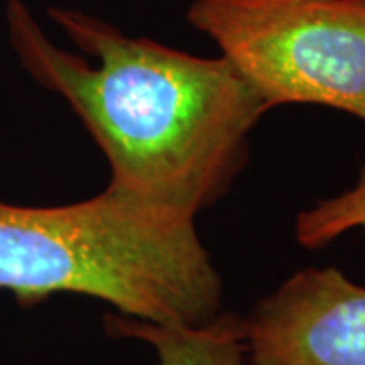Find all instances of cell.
<instances>
[{
	"label": "cell",
	"instance_id": "obj_1",
	"mask_svg": "<svg viewBox=\"0 0 365 365\" xmlns=\"http://www.w3.org/2000/svg\"><path fill=\"white\" fill-rule=\"evenodd\" d=\"M4 13L19 63L66 100L104 153L110 191L189 220L230 193L268 106L227 59L49 6L47 16L83 53L76 55L47 37L23 0H6Z\"/></svg>",
	"mask_w": 365,
	"mask_h": 365
},
{
	"label": "cell",
	"instance_id": "obj_2",
	"mask_svg": "<svg viewBox=\"0 0 365 365\" xmlns=\"http://www.w3.org/2000/svg\"><path fill=\"white\" fill-rule=\"evenodd\" d=\"M0 290L25 307L71 292L122 317L199 327L220 314L223 287L195 220L106 187L51 207L0 199Z\"/></svg>",
	"mask_w": 365,
	"mask_h": 365
},
{
	"label": "cell",
	"instance_id": "obj_3",
	"mask_svg": "<svg viewBox=\"0 0 365 365\" xmlns=\"http://www.w3.org/2000/svg\"><path fill=\"white\" fill-rule=\"evenodd\" d=\"M185 16L268 110L323 106L365 122V0H193Z\"/></svg>",
	"mask_w": 365,
	"mask_h": 365
},
{
	"label": "cell",
	"instance_id": "obj_4",
	"mask_svg": "<svg viewBox=\"0 0 365 365\" xmlns=\"http://www.w3.org/2000/svg\"><path fill=\"white\" fill-rule=\"evenodd\" d=\"M250 365H365V287L337 266L304 268L256 304Z\"/></svg>",
	"mask_w": 365,
	"mask_h": 365
},
{
	"label": "cell",
	"instance_id": "obj_5",
	"mask_svg": "<svg viewBox=\"0 0 365 365\" xmlns=\"http://www.w3.org/2000/svg\"><path fill=\"white\" fill-rule=\"evenodd\" d=\"M112 335L150 343L160 365H250L244 319L217 314L205 325H160L130 317H106Z\"/></svg>",
	"mask_w": 365,
	"mask_h": 365
},
{
	"label": "cell",
	"instance_id": "obj_6",
	"mask_svg": "<svg viewBox=\"0 0 365 365\" xmlns=\"http://www.w3.org/2000/svg\"><path fill=\"white\" fill-rule=\"evenodd\" d=\"M353 230H365V169L351 189L300 211L294 222L297 242L309 250L325 248Z\"/></svg>",
	"mask_w": 365,
	"mask_h": 365
}]
</instances>
